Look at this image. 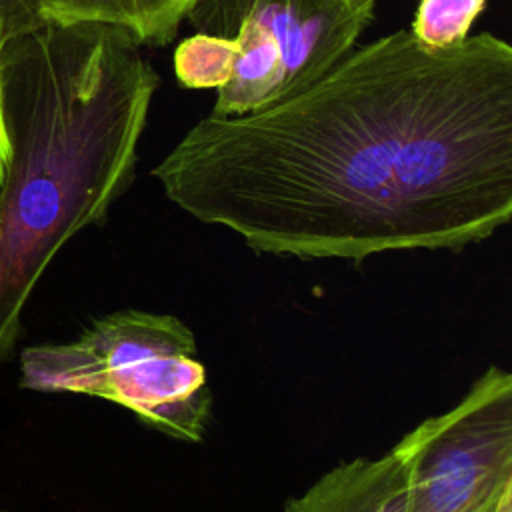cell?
<instances>
[{"label":"cell","instance_id":"8","mask_svg":"<svg viewBox=\"0 0 512 512\" xmlns=\"http://www.w3.org/2000/svg\"><path fill=\"white\" fill-rule=\"evenodd\" d=\"M238 44L230 38L194 32L180 40L172 54L174 76L180 86L202 90L224 86L234 70Z\"/></svg>","mask_w":512,"mask_h":512},{"label":"cell","instance_id":"6","mask_svg":"<svg viewBox=\"0 0 512 512\" xmlns=\"http://www.w3.org/2000/svg\"><path fill=\"white\" fill-rule=\"evenodd\" d=\"M408 470L398 448L378 458L358 456L324 472L282 512H404Z\"/></svg>","mask_w":512,"mask_h":512},{"label":"cell","instance_id":"5","mask_svg":"<svg viewBox=\"0 0 512 512\" xmlns=\"http://www.w3.org/2000/svg\"><path fill=\"white\" fill-rule=\"evenodd\" d=\"M408 470L404 512L512 508V374L496 364L446 412L396 444Z\"/></svg>","mask_w":512,"mask_h":512},{"label":"cell","instance_id":"12","mask_svg":"<svg viewBox=\"0 0 512 512\" xmlns=\"http://www.w3.org/2000/svg\"><path fill=\"white\" fill-rule=\"evenodd\" d=\"M504 512H512V508H508V510H504Z\"/></svg>","mask_w":512,"mask_h":512},{"label":"cell","instance_id":"11","mask_svg":"<svg viewBox=\"0 0 512 512\" xmlns=\"http://www.w3.org/2000/svg\"><path fill=\"white\" fill-rule=\"evenodd\" d=\"M2 44L4 42H0V52H2ZM10 162H12V146H10L8 128H6L4 102H2V84H0V200H2V194H4V188H6Z\"/></svg>","mask_w":512,"mask_h":512},{"label":"cell","instance_id":"4","mask_svg":"<svg viewBox=\"0 0 512 512\" xmlns=\"http://www.w3.org/2000/svg\"><path fill=\"white\" fill-rule=\"evenodd\" d=\"M374 6L376 0H196L188 24L238 44L212 114L252 112L314 82L356 46Z\"/></svg>","mask_w":512,"mask_h":512},{"label":"cell","instance_id":"10","mask_svg":"<svg viewBox=\"0 0 512 512\" xmlns=\"http://www.w3.org/2000/svg\"><path fill=\"white\" fill-rule=\"evenodd\" d=\"M40 0H0V42L40 26Z\"/></svg>","mask_w":512,"mask_h":512},{"label":"cell","instance_id":"13","mask_svg":"<svg viewBox=\"0 0 512 512\" xmlns=\"http://www.w3.org/2000/svg\"><path fill=\"white\" fill-rule=\"evenodd\" d=\"M0 512H4V510H0Z\"/></svg>","mask_w":512,"mask_h":512},{"label":"cell","instance_id":"2","mask_svg":"<svg viewBox=\"0 0 512 512\" xmlns=\"http://www.w3.org/2000/svg\"><path fill=\"white\" fill-rule=\"evenodd\" d=\"M142 48L110 24L52 20L2 44L12 162L0 200V364L50 260L134 180L160 84Z\"/></svg>","mask_w":512,"mask_h":512},{"label":"cell","instance_id":"7","mask_svg":"<svg viewBox=\"0 0 512 512\" xmlns=\"http://www.w3.org/2000/svg\"><path fill=\"white\" fill-rule=\"evenodd\" d=\"M196 0H40L42 20L102 22L126 30L140 46L176 38Z\"/></svg>","mask_w":512,"mask_h":512},{"label":"cell","instance_id":"1","mask_svg":"<svg viewBox=\"0 0 512 512\" xmlns=\"http://www.w3.org/2000/svg\"><path fill=\"white\" fill-rule=\"evenodd\" d=\"M166 198L260 254L462 250L512 218V48L396 30L252 112L198 120L152 168Z\"/></svg>","mask_w":512,"mask_h":512},{"label":"cell","instance_id":"3","mask_svg":"<svg viewBox=\"0 0 512 512\" xmlns=\"http://www.w3.org/2000/svg\"><path fill=\"white\" fill-rule=\"evenodd\" d=\"M20 386L110 400L184 442H200L212 416L196 338L180 318L160 312H112L74 340L24 348Z\"/></svg>","mask_w":512,"mask_h":512},{"label":"cell","instance_id":"9","mask_svg":"<svg viewBox=\"0 0 512 512\" xmlns=\"http://www.w3.org/2000/svg\"><path fill=\"white\" fill-rule=\"evenodd\" d=\"M486 0H420L410 34L430 50H448L470 36Z\"/></svg>","mask_w":512,"mask_h":512}]
</instances>
